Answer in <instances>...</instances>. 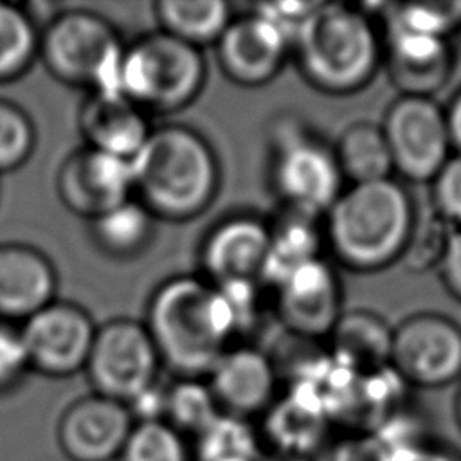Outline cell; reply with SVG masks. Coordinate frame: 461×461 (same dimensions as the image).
Returning a JSON list of instances; mask_svg holds the SVG:
<instances>
[{"label": "cell", "instance_id": "obj_25", "mask_svg": "<svg viewBox=\"0 0 461 461\" xmlns=\"http://www.w3.org/2000/svg\"><path fill=\"white\" fill-rule=\"evenodd\" d=\"M90 221L95 243L112 256L137 254L153 232V214L133 198Z\"/></svg>", "mask_w": 461, "mask_h": 461}, {"label": "cell", "instance_id": "obj_7", "mask_svg": "<svg viewBox=\"0 0 461 461\" xmlns=\"http://www.w3.org/2000/svg\"><path fill=\"white\" fill-rule=\"evenodd\" d=\"M158 366L146 324L115 319L95 328L85 371L95 394L130 403L157 382Z\"/></svg>", "mask_w": 461, "mask_h": 461}, {"label": "cell", "instance_id": "obj_9", "mask_svg": "<svg viewBox=\"0 0 461 461\" xmlns=\"http://www.w3.org/2000/svg\"><path fill=\"white\" fill-rule=\"evenodd\" d=\"M272 180L288 211L312 218L324 216L344 189L335 149L304 131L279 139Z\"/></svg>", "mask_w": 461, "mask_h": 461}, {"label": "cell", "instance_id": "obj_32", "mask_svg": "<svg viewBox=\"0 0 461 461\" xmlns=\"http://www.w3.org/2000/svg\"><path fill=\"white\" fill-rule=\"evenodd\" d=\"M34 148L29 115L11 101L0 99V173L22 166Z\"/></svg>", "mask_w": 461, "mask_h": 461}, {"label": "cell", "instance_id": "obj_21", "mask_svg": "<svg viewBox=\"0 0 461 461\" xmlns=\"http://www.w3.org/2000/svg\"><path fill=\"white\" fill-rule=\"evenodd\" d=\"M328 339L330 353L360 375L387 367L391 362L393 328L373 312H342Z\"/></svg>", "mask_w": 461, "mask_h": 461}, {"label": "cell", "instance_id": "obj_13", "mask_svg": "<svg viewBox=\"0 0 461 461\" xmlns=\"http://www.w3.org/2000/svg\"><path fill=\"white\" fill-rule=\"evenodd\" d=\"M214 45L221 72L241 86L274 79L292 50L288 36L256 11L232 18Z\"/></svg>", "mask_w": 461, "mask_h": 461}, {"label": "cell", "instance_id": "obj_39", "mask_svg": "<svg viewBox=\"0 0 461 461\" xmlns=\"http://www.w3.org/2000/svg\"><path fill=\"white\" fill-rule=\"evenodd\" d=\"M456 414H457V421H459V427H461V385H459L457 398H456Z\"/></svg>", "mask_w": 461, "mask_h": 461}, {"label": "cell", "instance_id": "obj_38", "mask_svg": "<svg viewBox=\"0 0 461 461\" xmlns=\"http://www.w3.org/2000/svg\"><path fill=\"white\" fill-rule=\"evenodd\" d=\"M445 112H447V121L450 128L452 146L457 149V153H461V88L456 92V95L452 97Z\"/></svg>", "mask_w": 461, "mask_h": 461}, {"label": "cell", "instance_id": "obj_23", "mask_svg": "<svg viewBox=\"0 0 461 461\" xmlns=\"http://www.w3.org/2000/svg\"><path fill=\"white\" fill-rule=\"evenodd\" d=\"M333 149L342 176L351 184L385 180L394 171L385 135L378 124L362 121L348 126Z\"/></svg>", "mask_w": 461, "mask_h": 461}, {"label": "cell", "instance_id": "obj_19", "mask_svg": "<svg viewBox=\"0 0 461 461\" xmlns=\"http://www.w3.org/2000/svg\"><path fill=\"white\" fill-rule=\"evenodd\" d=\"M79 128L88 148L131 160L151 128L144 110L121 90H95L79 110Z\"/></svg>", "mask_w": 461, "mask_h": 461}, {"label": "cell", "instance_id": "obj_31", "mask_svg": "<svg viewBox=\"0 0 461 461\" xmlns=\"http://www.w3.org/2000/svg\"><path fill=\"white\" fill-rule=\"evenodd\" d=\"M189 457L184 436L164 420L135 423L119 456L121 461H189Z\"/></svg>", "mask_w": 461, "mask_h": 461}, {"label": "cell", "instance_id": "obj_17", "mask_svg": "<svg viewBox=\"0 0 461 461\" xmlns=\"http://www.w3.org/2000/svg\"><path fill=\"white\" fill-rule=\"evenodd\" d=\"M382 61H385L389 77L402 95L432 97L448 81L454 54L445 38L385 31Z\"/></svg>", "mask_w": 461, "mask_h": 461}, {"label": "cell", "instance_id": "obj_28", "mask_svg": "<svg viewBox=\"0 0 461 461\" xmlns=\"http://www.w3.org/2000/svg\"><path fill=\"white\" fill-rule=\"evenodd\" d=\"M385 31H407L445 38L461 29V0L382 4Z\"/></svg>", "mask_w": 461, "mask_h": 461}, {"label": "cell", "instance_id": "obj_3", "mask_svg": "<svg viewBox=\"0 0 461 461\" xmlns=\"http://www.w3.org/2000/svg\"><path fill=\"white\" fill-rule=\"evenodd\" d=\"M414 214V202L393 176L351 184L326 211L324 236L344 267L373 272L400 259Z\"/></svg>", "mask_w": 461, "mask_h": 461}, {"label": "cell", "instance_id": "obj_11", "mask_svg": "<svg viewBox=\"0 0 461 461\" xmlns=\"http://www.w3.org/2000/svg\"><path fill=\"white\" fill-rule=\"evenodd\" d=\"M18 331L31 369L70 376L85 369L95 326L79 306L52 301L27 317Z\"/></svg>", "mask_w": 461, "mask_h": 461}, {"label": "cell", "instance_id": "obj_1", "mask_svg": "<svg viewBox=\"0 0 461 461\" xmlns=\"http://www.w3.org/2000/svg\"><path fill=\"white\" fill-rule=\"evenodd\" d=\"M146 328L160 364L178 378L207 376L240 333L218 288L193 276L173 277L153 292Z\"/></svg>", "mask_w": 461, "mask_h": 461}, {"label": "cell", "instance_id": "obj_36", "mask_svg": "<svg viewBox=\"0 0 461 461\" xmlns=\"http://www.w3.org/2000/svg\"><path fill=\"white\" fill-rule=\"evenodd\" d=\"M438 270L448 292L461 301V227L454 230L447 254Z\"/></svg>", "mask_w": 461, "mask_h": 461}, {"label": "cell", "instance_id": "obj_15", "mask_svg": "<svg viewBox=\"0 0 461 461\" xmlns=\"http://www.w3.org/2000/svg\"><path fill=\"white\" fill-rule=\"evenodd\" d=\"M276 290L279 319L301 339L330 335L342 315L339 277L322 258L297 268Z\"/></svg>", "mask_w": 461, "mask_h": 461}, {"label": "cell", "instance_id": "obj_5", "mask_svg": "<svg viewBox=\"0 0 461 461\" xmlns=\"http://www.w3.org/2000/svg\"><path fill=\"white\" fill-rule=\"evenodd\" d=\"M203 81L200 49L164 31L124 47L119 90L142 110H180L200 94Z\"/></svg>", "mask_w": 461, "mask_h": 461}, {"label": "cell", "instance_id": "obj_20", "mask_svg": "<svg viewBox=\"0 0 461 461\" xmlns=\"http://www.w3.org/2000/svg\"><path fill=\"white\" fill-rule=\"evenodd\" d=\"M56 272L47 256L22 243H0V317L25 321L54 301Z\"/></svg>", "mask_w": 461, "mask_h": 461}, {"label": "cell", "instance_id": "obj_14", "mask_svg": "<svg viewBox=\"0 0 461 461\" xmlns=\"http://www.w3.org/2000/svg\"><path fill=\"white\" fill-rule=\"evenodd\" d=\"M133 425L126 403L94 393L65 409L58 443L70 461H112L121 456Z\"/></svg>", "mask_w": 461, "mask_h": 461}, {"label": "cell", "instance_id": "obj_22", "mask_svg": "<svg viewBox=\"0 0 461 461\" xmlns=\"http://www.w3.org/2000/svg\"><path fill=\"white\" fill-rule=\"evenodd\" d=\"M317 218L292 212L270 227V245L259 279L277 288L303 265L321 258V229Z\"/></svg>", "mask_w": 461, "mask_h": 461}, {"label": "cell", "instance_id": "obj_27", "mask_svg": "<svg viewBox=\"0 0 461 461\" xmlns=\"http://www.w3.org/2000/svg\"><path fill=\"white\" fill-rule=\"evenodd\" d=\"M220 414L221 409L207 382L200 378H178L166 387L164 421L182 436L196 438Z\"/></svg>", "mask_w": 461, "mask_h": 461}, {"label": "cell", "instance_id": "obj_37", "mask_svg": "<svg viewBox=\"0 0 461 461\" xmlns=\"http://www.w3.org/2000/svg\"><path fill=\"white\" fill-rule=\"evenodd\" d=\"M385 461H457V459L438 447H427L418 441H411V443L387 448Z\"/></svg>", "mask_w": 461, "mask_h": 461}, {"label": "cell", "instance_id": "obj_34", "mask_svg": "<svg viewBox=\"0 0 461 461\" xmlns=\"http://www.w3.org/2000/svg\"><path fill=\"white\" fill-rule=\"evenodd\" d=\"M27 369L31 367L20 331L0 322V391L16 385Z\"/></svg>", "mask_w": 461, "mask_h": 461}, {"label": "cell", "instance_id": "obj_8", "mask_svg": "<svg viewBox=\"0 0 461 461\" xmlns=\"http://www.w3.org/2000/svg\"><path fill=\"white\" fill-rule=\"evenodd\" d=\"M380 126L394 171L411 182H430L452 157L447 112L432 97L400 95Z\"/></svg>", "mask_w": 461, "mask_h": 461}, {"label": "cell", "instance_id": "obj_10", "mask_svg": "<svg viewBox=\"0 0 461 461\" xmlns=\"http://www.w3.org/2000/svg\"><path fill=\"white\" fill-rule=\"evenodd\" d=\"M389 366L405 384L441 387L461 376V328L441 313H414L393 328Z\"/></svg>", "mask_w": 461, "mask_h": 461}, {"label": "cell", "instance_id": "obj_18", "mask_svg": "<svg viewBox=\"0 0 461 461\" xmlns=\"http://www.w3.org/2000/svg\"><path fill=\"white\" fill-rule=\"evenodd\" d=\"M270 245V227L250 214H236L211 229L202 245V265L218 283L258 281Z\"/></svg>", "mask_w": 461, "mask_h": 461}, {"label": "cell", "instance_id": "obj_12", "mask_svg": "<svg viewBox=\"0 0 461 461\" xmlns=\"http://www.w3.org/2000/svg\"><path fill=\"white\" fill-rule=\"evenodd\" d=\"M58 193L67 209L94 220L131 198V162L85 146L63 160Z\"/></svg>", "mask_w": 461, "mask_h": 461}, {"label": "cell", "instance_id": "obj_26", "mask_svg": "<svg viewBox=\"0 0 461 461\" xmlns=\"http://www.w3.org/2000/svg\"><path fill=\"white\" fill-rule=\"evenodd\" d=\"M194 461H259V439L247 418L221 412L194 438Z\"/></svg>", "mask_w": 461, "mask_h": 461}, {"label": "cell", "instance_id": "obj_4", "mask_svg": "<svg viewBox=\"0 0 461 461\" xmlns=\"http://www.w3.org/2000/svg\"><path fill=\"white\" fill-rule=\"evenodd\" d=\"M304 79L342 95L366 86L382 63V40L371 16L357 5L321 2L292 41Z\"/></svg>", "mask_w": 461, "mask_h": 461}, {"label": "cell", "instance_id": "obj_24", "mask_svg": "<svg viewBox=\"0 0 461 461\" xmlns=\"http://www.w3.org/2000/svg\"><path fill=\"white\" fill-rule=\"evenodd\" d=\"M155 11L160 31L196 49L216 43L232 20L223 0H162Z\"/></svg>", "mask_w": 461, "mask_h": 461}, {"label": "cell", "instance_id": "obj_29", "mask_svg": "<svg viewBox=\"0 0 461 461\" xmlns=\"http://www.w3.org/2000/svg\"><path fill=\"white\" fill-rule=\"evenodd\" d=\"M40 32L18 5L0 2V81L22 76L38 56Z\"/></svg>", "mask_w": 461, "mask_h": 461}, {"label": "cell", "instance_id": "obj_33", "mask_svg": "<svg viewBox=\"0 0 461 461\" xmlns=\"http://www.w3.org/2000/svg\"><path fill=\"white\" fill-rule=\"evenodd\" d=\"M432 184V209L456 229L461 227V153L452 155Z\"/></svg>", "mask_w": 461, "mask_h": 461}, {"label": "cell", "instance_id": "obj_6", "mask_svg": "<svg viewBox=\"0 0 461 461\" xmlns=\"http://www.w3.org/2000/svg\"><path fill=\"white\" fill-rule=\"evenodd\" d=\"M124 54L115 29L90 11H65L40 32L38 58L59 81L95 90H119Z\"/></svg>", "mask_w": 461, "mask_h": 461}, {"label": "cell", "instance_id": "obj_16", "mask_svg": "<svg viewBox=\"0 0 461 461\" xmlns=\"http://www.w3.org/2000/svg\"><path fill=\"white\" fill-rule=\"evenodd\" d=\"M207 378L221 412L249 418L267 411L274 402V362L252 346H229Z\"/></svg>", "mask_w": 461, "mask_h": 461}, {"label": "cell", "instance_id": "obj_35", "mask_svg": "<svg viewBox=\"0 0 461 461\" xmlns=\"http://www.w3.org/2000/svg\"><path fill=\"white\" fill-rule=\"evenodd\" d=\"M321 2H272V4H258L254 7L256 13L268 18L276 23L290 40L294 41L295 34L306 23V20L315 13Z\"/></svg>", "mask_w": 461, "mask_h": 461}, {"label": "cell", "instance_id": "obj_30", "mask_svg": "<svg viewBox=\"0 0 461 461\" xmlns=\"http://www.w3.org/2000/svg\"><path fill=\"white\" fill-rule=\"evenodd\" d=\"M456 227L434 209L414 214V221L405 241L400 261L412 272L439 268Z\"/></svg>", "mask_w": 461, "mask_h": 461}, {"label": "cell", "instance_id": "obj_2", "mask_svg": "<svg viewBox=\"0 0 461 461\" xmlns=\"http://www.w3.org/2000/svg\"><path fill=\"white\" fill-rule=\"evenodd\" d=\"M130 162L133 193L153 218H194L212 203L218 191L216 155L209 142L187 126L153 128Z\"/></svg>", "mask_w": 461, "mask_h": 461}]
</instances>
